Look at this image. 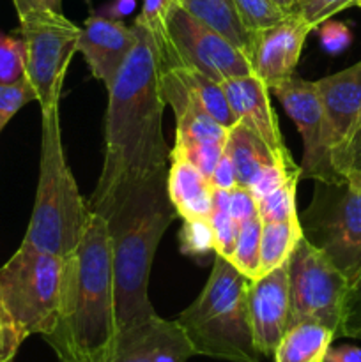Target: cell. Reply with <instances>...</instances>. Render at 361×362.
<instances>
[{"label":"cell","mask_w":361,"mask_h":362,"mask_svg":"<svg viewBox=\"0 0 361 362\" xmlns=\"http://www.w3.org/2000/svg\"><path fill=\"white\" fill-rule=\"evenodd\" d=\"M301 237H303V232H301L299 216L289 221L262 223L258 278L285 264Z\"/></svg>","instance_id":"7402d4cb"},{"label":"cell","mask_w":361,"mask_h":362,"mask_svg":"<svg viewBox=\"0 0 361 362\" xmlns=\"http://www.w3.org/2000/svg\"><path fill=\"white\" fill-rule=\"evenodd\" d=\"M273 2H275L276 6H278L280 9L283 11V13L290 14V13H292L294 6H296V4H297V0H273Z\"/></svg>","instance_id":"f6af8a7d"},{"label":"cell","mask_w":361,"mask_h":362,"mask_svg":"<svg viewBox=\"0 0 361 362\" xmlns=\"http://www.w3.org/2000/svg\"><path fill=\"white\" fill-rule=\"evenodd\" d=\"M354 6H357V7H361V0H356V4H354Z\"/></svg>","instance_id":"bcb514c9"},{"label":"cell","mask_w":361,"mask_h":362,"mask_svg":"<svg viewBox=\"0 0 361 362\" xmlns=\"http://www.w3.org/2000/svg\"><path fill=\"white\" fill-rule=\"evenodd\" d=\"M225 144H211V141H184L176 144L172 151L184 156L191 165L197 166L207 179H211V173L218 163L219 156L223 154Z\"/></svg>","instance_id":"d6a6232c"},{"label":"cell","mask_w":361,"mask_h":362,"mask_svg":"<svg viewBox=\"0 0 361 362\" xmlns=\"http://www.w3.org/2000/svg\"><path fill=\"white\" fill-rule=\"evenodd\" d=\"M66 258L20 246L0 267V304L25 338L55 329Z\"/></svg>","instance_id":"8992f818"},{"label":"cell","mask_w":361,"mask_h":362,"mask_svg":"<svg viewBox=\"0 0 361 362\" xmlns=\"http://www.w3.org/2000/svg\"><path fill=\"white\" fill-rule=\"evenodd\" d=\"M45 341L60 362H110L119 350L112 247L105 218L92 211L80 244L64 260L59 317Z\"/></svg>","instance_id":"3957f363"},{"label":"cell","mask_w":361,"mask_h":362,"mask_svg":"<svg viewBox=\"0 0 361 362\" xmlns=\"http://www.w3.org/2000/svg\"><path fill=\"white\" fill-rule=\"evenodd\" d=\"M173 320L161 317L120 336L119 350L110 362H154L159 346L168 336Z\"/></svg>","instance_id":"603a6c76"},{"label":"cell","mask_w":361,"mask_h":362,"mask_svg":"<svg viewBox=\"0 0 361 362\" xmlns=\"http://www.w3.org/2000/svg\"><path fill=\"white\" fill-rule=\"evenodd\" d=\"M319 37H321V46L324 52L336 55L342 53L343 49L349 48L350 41H353V34H350L349 27L342 21H324L319 25Z\"/></svg>","instance_id":"74e56055"},{"label":"cell","mask_w":361,"mask_h":362,"mask_svg":"<svg viewBox=\"0 0 361 362\" xmlns=\"http://www.w3.org/2000/svg\"><path fill=\"white\" fill-rule=\"evenodd\" d=\"M168 166L115 191L99 214L112 247L113 300L119 338L156 318L149 278L156 250L177 212L168 197Z\"/></svg>","instance_id":"7a4b0ae2"},{"label":"cell","mask_w":361,"mask_h":362,"mask_svg":"<svg viewBox=\"0 0 361 362\" xmlns=\"http://www.w3.org/2000/svg\"><path fill=\"white\" fill-rule=\"evenodd\" d=\"M230 108L239 120L257 131L258 136L285 165H296L283 141L278 120L269 101V87L255 74L222 81Z\"/></svg>","instance_id":"2e32d148"},{"label":"cell","mask_w":361,"mask_h":362,"mask_svg":"<svg viewBox=\"0 0 361 362\" xmlns=\"http://www.w3.org/2000/svg\"><path fill=\"white\" fill-rule=\"evenodd\" d=\"M180 253L191 258H204L214 253V239L207 218L183 219L179 232Z\"/></svg>","instance_id":"83f0119b"},{"label":"cell","mask_w":361,"mask_h":362,"mask_svg":"<svg viewBox=\"0 0 361 362\" xmlns=\"http://www.w3.org/2000/svg\"><path fill=\"white\" fill-rule=\"evenodd\" d=\"M311 30L306 21L289 14L280 23L255 32L248 60L255 76L260 78L269 90L296 74L303 45Z\"/></svg>","instance_id":"7c38bea8"},{"label":"cell","mask_w":361,"mask_h":362,"mask_svg":"<svg viewBox=\"0 0 361 362\" xmlns=\"http://www.w3.org/2000/svg\"><path fill=\"white\" fill-rule=\"evenodd\" d=\"M251 279L227 258L214 255V264L200 296L180 311L176 324L195 356L229 362H260L248 311Z\"/></svg>","instance_id":"277c9868"},{"label":"cell","mask_w":361,"mask_h":362,"mask_svg":"<svg viewBox=\"0 0 361 362\" xmlns=\"http://www.w3.org/2000/svg\"><path fill=\"white\" fill-rule=\"evenodd\" d=\"M209 182H211V186L214 187V189H225V191H230L232 187L237 186L236 170H234L232 159H230V156L227 154L225 148H223V154L219 156L218 163H216L214 170H212Z\"/></svg>","instance_id":"60d3db41"},{"label":"cell","mask_w":361,"mask_h":362,"mask_svg":"<svg viewBox=\"0 0 361 362\" xmlns=\"http://www.w3.org/2000/svg\"><path fill=\"white\" fill-rule=\"evenodd\" d=\"M248 311L258 354L273 357L280 339L289 329V260L250 283Z\"/></svg>","instance_id":"4fadbf2b"},{"label":"cell","mask_w":361,"mask_h":362,"mask_svg":"<svg viewBox=\"0 0 361 362\" xmlns=\"http://www.w3.org/2000/svg\"><path fill=\"white\" fill-rule=\"evenodd\" d=\"M87 2H88V0H87Z\"/></svg>","instance_id":"7dc6e473"},{"label":"cell","mask_w":361,"mask_h":362,"mask_svg":"<svg viewBox=\"0 0 361 362\" xmlns=\"http://www.w3.org/2000/svg\"><path fill=\"white\" fill-rule=\"evenodd\" d=\"M25 46V78L41 110L57 106L71 59L78 52L80 27L62 13L34 11L20 16Z\"/></svg>","instance_id":"ba28073f"},{"label":"cell","mask_w":361,"mask_h":362,"mask_svg":"<svg viewBox=\"0 0 361 362\" xmlns=\"http://www.w3.org/2000/svg\"><path fill=\"white\" fill-rule=\"evenodd\" d=\"M193 356L195 354L191 350L190 343H188L186 336H184V332L180 331V327L173 320L172 329H170L163 345L159 346L154 362H186Z\"/></svg>","instance_id":"8d00e7d4"},{"label":"cell","mask_w":361,"mask_h":362,"mask_svg":"<svg viewBox=\"0 0 361 362\" xmlns=\"http://www.w3.org/2000/svg\"><path fill=\"white\" fill-rule=\"evenodd\" d=\"M16 7L18 18L25 16L34 11H53V13H62V0H13Z\"/></svg>","instance_id":"b9f144b4"},{"label":"cell","mask_w":361,"mask_h":362,"mask_svg":"<svg viewBox=\"0 0 361 362\" xmlns=\"http://www.w3.org/2000/svg\"><path fill=\"white\" fill-rule=\"evenodd\" d=\"M324 362H361V349L354 345H342L329 349Z\"/></svg>","instance_id":"7bdbcfd3"},{"label":"cell","mask_w":361,"mask_h":362,"mask_svg":"<svg viewBox=\"0 0 361 362\" xmlns=\"http://www.w3.org/2000/svg\"><path fill=\"white\" fill-rule=\"evenodd\" d=\"M25 336L0 304V362H13L18 349L25 341Z\"/></svg>","instance_id":"f35d334b"},{"label":"cell","mask_w":361,"mask_h":362,"mask_svg":"<svg viewBox=\"0 0 361 362\" xmlns=\"http://www.w3.org/2000/svg\"><path fill=\"white\" fill-rule=\"evenodd\" d=\"M301 175H292L278 189L271 191L269 194L257 200L258 216L262 223H278L289 221L297 218L296 211V187Z\"/></svg>","instance_id":"4316f807"},{"label":"cell","mask_w":361,"mask_h":362,"mask_svg":"<svg viewBox=\"0 0 361 362\" xmlns=\"http://www.w3.org/2000/svg\"><path fill=\"white\" fill-rule=\"evenodd\" d=\"M177 4L250 57L253 34H250L241 21L234 0H177Z\"/></svg>","instance_id":"44dd1931"},{"label":"cell","mask_w":361,"mask_h":362,"mask_svg":"<svg viewBox=\"0 0 361 362\" xmlns=\"http://www.w3.org/2000/svg\"><path fill=\"white\" fill-rule=\"evenodd\" d=\"M88 214L91 209L78 191L64 154L59 105L41 110L38 193L21 246L69 257L80 244Z\"/></svg>","instance_id":"5b68a950"},{"label":"cell","mask_w":361,"mask_h":362,"mask_svg":"<svg viewBox=\"0 0 361 362\" xmlns=\"http://www.w3.org/2000/svg\"><path fill=\"white\" fill-rule=\"evenodd\" d=\"M260 216H253V218L239 223L236 246H234L232 258H230L234 267L243 272L251 281L258 278V269H260Z\"/></svg>","instance_id":"484cf974"},{"label":"cell","mask_w":361,"mask_h":362,"mask_svg":"<svg viewBox=\"0 0 361 362\" xmlns=\"http://www.w3.org/2000/svg\"><path fill=\"white\" fill-rule=\"evenodd\" d=\"M137 45L134 25L127 27L120 20L92 14L85 20L78 37V52L84 55L91 74L112 87L131 49Z\"/></svg>","instance_id":"9a60e30c"},{"label":"cell","mask_w":361,"mask_h":362,"mask_svg":"<svg viewBox=\"0 0 361 362\" xmlns=\"http://www.w3.org/2000/svg\"><path fill=\"white\" fill-rule=\"evenodd\" d=\"M168 197L177 218H207L212 205V186L207 177L184 156L170 151L168 163Z\"/></svg>","instance_id":"ac0fdd59"},{"label":"cell","mask_w":361,"mask_h":362,"mask_svg":"<svg viewBox=\"0 0 361 362\" xmlns=\"http://www.w3.org/2000/svg\"><path fill=\"white\" fill-rule=\"evenodd\" d=\"M336 338L361 339V269L349 279Z\"/></svg>","instance_id":"f546056e"},{"label":"cell","mask_w":361,"mask_h":362,"mask_svg":"<svg viewBox=\"0 0 361 362\" xmlns=\"http://www.w3.org/2000/svg\"><path fill=\"white\" fill-rule=\"evenodd\" d=\"M349 278L304 237L289 258V327L317 322L338 332Z\"/></svg>","instance_id":"30bf717a"},{"label":"cell","mask_w":361,"mask_h":362,"mask_svg":"<svg viewBox=\"0 0 361 362\" xmlns=\"http://www.w3.org/2000/svg\"><path fill=\"white\" fill-rule=\"evenodd\" d=\"M303 237L353 278L361 269V191L347 180H315L314 197L299 218Z\"/></svg>","instance_id":"52a82bcc"},{"label":"cell","mask_w":361,"mask_h":362,"mask_svg":"<svg viewBox=\"0 0 361 362\" xmlns=\"http://www.w3.org/2000/svg\"><path fill=\"white\" fill-rule=\"evenodd\" d=\"M209 225L214 239V255L227 258L230 262L236 246V237L239 225L234 219L229 207V191L212 187V205L209 212Z\"/></svg>","instance_id":"d4e9b609"},{"label":"cell","mask_w":361,"mask_h":362,"mask_svg":"<svg viewBox=\"0 0 361 362\" xmlns=\"http://www.w3.org/2000/svg\"><path fill=\"white\" fill-rule=\"evenodd\" d=\"M30 101H35V92L27 78L13 83H0V133L7 122Z\"/></svg>","instance_id":"1f68e13d"},{"label":"cell","mask_w":361,"mask_h":362,"mask_svg":"<svg viewBox=\"0 0 361 362\" xmlns=\"http://www.w3.org/2000/svg\"><path fill=\"white\" fill-rule=\"evenodd\" d=\"M225 152L232 159L234 170H236L237 186H243L250 189L258 177L271 168L273 165H283L292 166L297 165H285L275 152L269 148V145L258 136L257 131L251 129L248 124L243 120L230 127L227 131L225 140Z\"/></svg>","instance_id":"d6986e66"},{"label":"cell","mask_w":361,"mask_h":362,"mask_svg":"<svg viewBox=\"0 0 361 362\" xmlns=\"http://www.w3.org/2000/svg\"><path fill=\"white\" fill-rule=\"evenodd\" d=\"M229 207L237 225L253 218V216H258L257 198L251 194L248 187L236 186L229 191Z\"/></svg>","instance_id":"ab89813d"},{"label":"cell","mask_w":361,"mask_h":362,"mask_svg":"<svg viewBox=\"0 0 361 362\" xmlns=\"http://www.w3.org/2000/svg\"><path fill=\"white\" fill-rule=\"evenodd\" d=\"M234 2L241 21L250 34L273 27L289 16L273 0H234Z\"/></svg>","instance_id":"f1b7e54d"},{"label":"cell","mask_w":361,"mask_h":362,"mask_svg":"<svg viewBox=\"0 0 361 362\" xmlns=\"http://www.w3.org/2000/svg\"><path fill=\"white\" fill-rule=\"evenodd\" d=\"M158 45L165 67H190L219 83L253 74L250 60L236 45L186 13L179 4L170 11L165 37Z\"/></svg>","instance_id":"9c48e42d"},{"label":"cell","mask_w":361,"mask_h":362,"mask_svg":"<svg viewBox=\"0 0 361 362\" xmlns=\"http://www.w3.org/2000/svg\"><path fill=\"white\" fill-rule=\"evenodd\" d=\"M285 108L287 115L297 126L303 138V161L301 177L324 182L345 180L336 173L331 163V151L328 145V127H326L324 110L315 81H306L296 76L271 88Z\"/></svg>","instance_id":"8fae6325"},{"label":"cell","mask_w":361,"mask_h":362,"mask_svg":"<svg viewBox=\"0 0 361 362\" xmlns=\"http://www.w3.org/2000/svg\"><path fill=\"white\" fill-rule=\"evenodd\" d=\"M336 334L317 322H299L285 331L275 350V362H324Z\"/></svg>","instance_id":"ffe728a7"},{"label":"cell","mask_w":361,"mask_h":362,"mask_svg":"<svg viewBox=\"0 0 361 362\" xmlns=\"http://www.w3.org/2000/svg\"><path fill=\"white\" fill-rule=\"evenodd\" d=\"M335 170L350 186L361 191V124L347 144L345 151L335 161Z\"/></svg>","instance_id":"e575fe53"},{"label":"cell","mask_w":361,"mask_h":362,"mask_svg":"<svg viewBox=\"0 0 361 362\" xmlns=\"http://www.w3.org/2000/svg\"><path fill=\"white\" fill-rule=\"evenodd\" d=\"M137 7V0H113L112 4L103 7V16L113 18V20H122L130 16Z\"/></svg>","instance_id":"ee69618b"},{"label":"cell","mask_w":361,"mask_h":362,"mask_svg":"<svg viewBox=\"0 0 361 362\" xmlns=\"http://www.w3.org/2000/svg\"><path fill=\"white\" fill-rule=\"evenodd\" d=\"M173 69L180 74V78L186 81V85L191 88V92H193V94L197 95L198 101L202 103L205 112H207L219 126L225 127V129L229 131L230 127L236 126V124L239 122L236 113L230 108V103L229 99H227L223 85L219 83V81H214L212 78L202 74L200 71L190 69V67L176 66Z\"/></svg>","instance_id":"cb8c5ba5"},{"label":"cell","mask_w":361,"mask_h":362,"mask_svg":"<svg viewBox=\"0 0 361 362\" xmlns=\"http://www.w3.org/2000/svg\"><path fill=\"white\" fill-rule=\"evenodd\" d=\"M328 127L331 163L345 151L361 124V60L340 73L315 81Z\"/></svg>","instance_id":"5bb4252c"},{"label":"cell","mask_w":361,"mask_h":362,"mask_svg":"<svg viewBox=\"0 0 361 362\" xmlns=\"http://www.w3.org/2000/svg\"><path fill=\"white\" fill-rule=\"evenodd\" d=\"M137 45L108 90L105 119V159L101 175L88 200L99 212L126 184L145 179L170 163V148L163 136L161 92L163 55L151 30L134 20Z\"/></svg>","instance_id":"6da1fadb"},{"label":"cell","mask_w":361,"mask_h":362,"mask_svg":"<svg viewBox=\"0 0 361 362\" xmlns=\"http://www.w3.org/2000/svg\"><path fill=\"white\" fill-rule=\"evenodd\" d=\"M161 92L166 105L176 115V144L211 141L225 144L227 129L219 126L191 92L186 81L173 67H163Z\"/></svg>","instance_id":"e0dca14e"},{"label":"cell","mask_w":361,"mask_h":362,"mask_svg":"<svg viewBox=\"0 0 361 362\" xmlns=\"http://www.w3.org/2000/svg\"><path fill=\"white\" fill-rule=\"evenodd\" d=\"M25 78V46L21 37L0 32V83Z\"/></svg>","instance_id":"4dcf8cb0"},{"label":"cell","mask_w":361,"mask_h":362,"mask_svg":"<svg viewBox=\"0 0 361 362\" xmlns=\"http://www.w3.org/2000/svg\"><path fill=\"white\" fill-rule=\"evenodd\" d=\"M176 4L177 0H144L142 4V13L138 14V20L154 34L158 42H161L165 37L166 18Z\"/></svg>","instance_id":"d590c367"},{"label":"cell","mask_w":361,"mask_h":362,"mask_svg":"<svg viewBox=\"0 0 361 362\" xmlns=\"http://www.w3.org/2000/svg\"><path fill=\"white\" fill-rule=\"evenodd\" d=\"M354 4L356 0H297L290 14L306 21L311 28H317L319 25Z\"/></svg>","instance_id":"836d02e7"}]
</instances>
